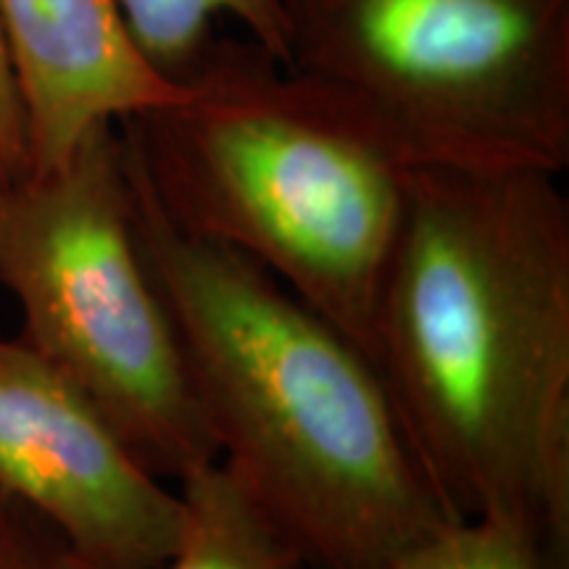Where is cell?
Masks as SVG:
<instances>
[{
  "label": "cell",
  "mask_w": 569,
  "mask_h": 569,
  "mask_svg": "<svg viewBox=\"0 0 569 569\" xmlns=\"http://www.w3.org/2000/svg\"><path fill=\"white\" fill-rule=\"evenodd\" d=\"M288 67L415 163L569 167V0H290Z\"/></svg>",
  "instance_id": "5b68a950"
},
{
  "label": "cell",
  "mask_w": 569,
  "mask_h": 569,
  "mask_svg": "<svg viewBox=\"0 0 569 569\" xmlns=\"http://www.w3.org/2000/svg\"><path fill=\"white\" fill-rule=\"evenodd\" d=\"M0 496L46 522L90 569H159L180 493L101 409L21 338L0 332Z\"/></svg>",
  "instance_id": "8992f818"
},
{
  "label": "cell",
  "mask_w": 569,
  "mask_h": 569,
  "mask_svg": "<svg viewBox=\"0 0 569 569\" xmlns=\"http://www.w3.org/2000/svg\"><path fill=\"white\" fill-rule=\"evenodd\" d=\"M169 103L122 122L180 230L243 253L372 361L419 163L351 96L219 38Z\"/></svg>",
  "instance_id": "3957f363"
},
{
  "label": "cell",
  "mask_w": 569,
  "mask_h": 569,
  "mask_svg": "<svg viewBox=\"0 0 569 569\" xmlns=\"http://www.w3.org/2000/svg\"><path fill=\"white\" fill-rule=\"evenodd\" d=\"M124 151L142 256L219 459L309 567L372 569L446 525L369 356L243 253L180 230Z\"/></svg>",
  "instance_id": "7a4b0ae2"
},
{
  "label": "cell",
  "mask_w": 569,
  "mask_h": 569,
  "mask_svg": "<svg viewBox=\"0 0 569 569\" xmlns=\"http://www.w3.org/2000/svg\"><path fill=\"white\" fill-rule=\"evenodd\" d=\"M0 569H90L56 532L0 496Z\"/></svg>",
  "instance_id": "8fae6325"
},
{
  "label": "cell",
  "mask_w": 569,
  "mask_h": 569,
  "mask_svg": "<svg viewBox=\"0 0 569 569\" xmlns=\"http://www.w3.org/2000/svg\"><path fill=\"white\" fill-rule=\"evenodd\" d=\"M372 365L451 519H528L569 557V201L532 167L419 163Z\"/></svg>",
  "instance_id": "6da1fadb"
},
{
  "label": "cell",
  "mask_w": 569,
  "mask_h": 569,
  "mask_svg": "<svg viewBox=\"0 0 569 569\" xmlns=\"http://www.w3.org/2000/svg\"><path fill=\"white\" fill-rule=\"evenodd\" d=\"M134 46L167 80L182 82L198 67L217 21L232 19L248 40L288 67L290 0H113Z\"/></svg>",
  "instance_id": "9c48e42d"
},
{
  "label": "cell",
  "mask_w": 569,
  "mask_h": 569,
  "mask_svg": "<svg viewBox=\"0 0 569 569\" xmlns=\"http://www.w3.org/2000/svg\"><path fill=\"white\" fill-rule=\"evenodd\" d=\"M27 169H30V153H27L24 109H21L17 74L0 21V188L21 180Z\"/></svg>",
  "instance_id": "7c38bea8"
},
{
  "label": "cell",
  "mask_w": 569,
  "mask_h": 569,
  "mask_svg": "<svg viewBox=\"0 0 569 569\" xmlns=\"http://www.w3.org/2000/svg\"><path fill=\"white\" fill-rule=\"evenodd\" d=\"M0 284L21 340L59 369L163 480L217 459L167 303L142 256L122 127L0 188Z\"/></svg>",
  "instance_id": "277c9868"
},
{
  "label": "cell",
  "mask_w": 569,
  "mask_h": 569,
  "mask_svg": "<svg viewBox=\"0 0 569 569\" xmlns=\"http://www.w3.org/2000/svg\"><path fill=\"white\" fill-rule=\"evenodd\" d=\"M177 493L180 530L159 569H311L219 457L177 480Z\"/></svg>",
  "instance_id": "ba28073f"
},
{
  "label": "cell",
  "mask_w": 569,
  "mask_h": 569,
  "mask_svg": "<svg viewBox=\"0 0 569 569\" xmlns=\"http://www.w3.org/2000/svg\"><path fill=\"white\" fill-rule=\"evenodd\" d=\"M372 569H553L528 519L486 511L448 519Z\"/></svg>",
  "instance_id": "30bf717a"
},
{
  "label": "cell",
  "mask_w": 569,
  "mask_h": 569,
  "mask_svg": "<svg viewBox=\"0 0 569 569\" xmlns=\"http://www.w3.org/2000/svg\"><path fill=\"white\" fill-rule=\"evenodd\" d=\"M0 21L24 109L27 174L182 90L140 53L113 0H0Z\"/></svg>",
  "instance_id": "52a82bcc"
}]
</instances>
